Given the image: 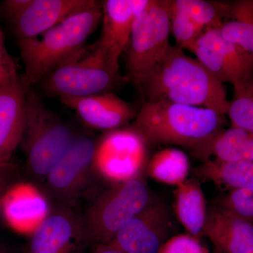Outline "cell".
<instances>
[{
  "label": "cell",
  "instance_id": "obj_33",
  "mask_svg": "<svg viewBox=\"0 0 253 253\" xmlns=\"http://www.w3.org/2000/svg\"><path fill=\"white\" fill-rule=\"evenodd\" d=\"M0 253H12L4 245L0 244Z\"/></svg>",
  "mask_w": 253,
  "mask_h": 253
},
{
  "label": "cell",
  "instance_id": "obj_5",
  "mask_svg": "<svg viewBox=\"0 0 253 253\" xmlns=\"http://www.w3.org/2000/svg\"><path fill=\"white\" fill-rule=\"evenodd\" d=\"M149 201L144 175L116 183L81 217L83 247L109 244Z\"/></svg>",
  "mask_w": 253,
  "mask_h": 253
},
{
  "label": "cell",
  "instance_id": "obj_24",
  "mask_svg": "<svg viewBox=\"0 0 253 253\" xmlns=\"http://www.w3.org/2000/svg\"><path fill=\"white\" fill-rule=\"evenodd\" d=\"M202 33L219 28L229 18V3L205 0H179Z\"/></svg>",
  "mask_w": 253,
  "mask_h": 253
},
{
  "label": "cell",
  "instance_id": "obj_28",
  "mask_svg": "<svg viewBox=\"0 0 253 253\" xmlns=\"http://www.w3.org/2000/svg\"><path fill=\"white\" fill-rule=\"evenodd\" d=\"M158 253H208L194 236L179 235L171 238L163 244Z\"/></svg>",
  "mask_w": 253,
  "mask_h": 253
},
{
  "label": "cell",
  "instance_id": "obj_19",
  "mask_svg": "<svg viewBox=\"0 0 253 253\" xmlns=\"http://www.w3.org/2000/svg\"><path fill=\"white\" fill-rule=\"evenodd\" d=\"M45 201L36 193L23 188L10 189L1 202V213L6 221L15 228L45 217Z\"/></svg>",
  "mask_w": 253,
  "mask_h": 253
},
{
  "label": "cell",
  "instance_id": "obj_21",
  "mask_svg": "<svg viewBox=\"0 0 253 253\" xmlns=\"http://www.w3.org/2000/svg\"><path fill=\"white\" fill-rule=\"evenodd\" d=\"M189 169V158L184 151L167 148L150 158L146 172L160 182L177 186L187 179Z\"/></svg>",
  "mask_w": 253,
  "mask_h": 253
},
{
  "label": "cell",
  "instance_id": "obj_26",
  "mask_svg": "<svg viewBox=\"0 0 253 253\" xmlns=\"http://www.w3.org/2000/svg\"><path fill=\"white\" fill-rule=\"evenodd\" d=\"M221 209L246 220L252 221L253 218V187L231 189L229 194L218 201Z\"/></svg>",
  "mask_w": 253,
  "mask_h": 253
},
{
  "label": "cell",
  "instance_id": "obj_32",
  "mask_svg": "<svg viewBox=\"0 0 253 253\" xmlns=\"http://www.w3.org/2000/svg\"><path fill=\"white\" fill-rule=\"evenodd\" d=\"M89 253H123L116 248L113 247L111 245H106V246H100L96 248L91 251Z\"/></svg>",
  "mask_w": 253,
  "mask_h": 253
},
{
  "label": "cell",
  "instance_id": "obj_9",
  "mask_svg": "<svg viewBox=\"0 0 253 253\" xmlns=\"http://www.w3.org/2000/svg\"><path fill=\"white\" fill-rule=\"evenodd\" d=\"M94 0H6L5 13L19 41L37 38L71 15L87 9Z\"/></svg>",
  "mask_w": 253,
  "mask_h": 253
},
{
  "label": "cell",
  "instance_id": "obj_3",
  "mask_svg": "<svg viewBox=\"0 0 253 253\" xmlns=\"http://www.w3.org/2000/svg\"><path fill=\"white\" fill-rule=\"evenodd\" d=\"M101 16L102 4L96 1L41 36L18 41L25 69L20 79L26 90L85 46L86 40L101 22Z\"/></svg>",
  "mask_w": 253,
  "mask_h": 253
},
{
  "label": "cell",
  "instance_id": "obj_11",
  "mask_svg": "<svg viewBox=\"0 0 253 253\" xmlns=\"http://www.w3.org/2000/svg\"><path fill=\"white\" fill-rule=\"evenodd\" d=\"M171 228L170 212L167 206L160 201L150 200L109 245L123 253H158Z\"/></svg>",
  "mask_w": 253,
  "mask_h": 253
},
{
  "label": "cell",
  "instance_id": "obj_13",
  "mask_svg": "<svg viewBox=\"0 0 253 253\" xmlns=\"http://www.w3.org/2000/svg\"><path fill=\"white\" fill-rule=\"evenodd\" d=\"M149 0H106L102 4V31L94 46L111 67L119 71V60L130 39L136 15Z\"/></svg>",
  "mask_w": 253,
  "mask_h": 253
},
{
  "label": "cell",
  "instance_id": "obj_31",
  "mask_svg": "<svg viewBox=\"0 0 253 253\" xmlns=\"http://www.w3.org/2000/svg\"><path fill=\"white\" fill-rule=\"evenodd\" d=\"M14 177V172L11 164L0 165V215L1 214V202L4 195L10 189Z\"/></svg>",
  "mask_w": 253,
  "mask_h": 253
},
{
  "label": "cell",
  "instance_id": "obj_27",
  "mask_svg": "<svg viewBox=\"0 0 253 253\" xmlns=\"http://www.w3.org/2000/svg\"><path fill=\"white\" fill-rule=\"evenodd\" d=\"M224 41L253 54V24L242 21H225L218 28Z\"/></svg>",
  "mask_w": 253,
  "mask_h": 253
},
{
  "label": "cell",
  "instance_id": "obj_2",
  "mask_svg": "<svg viewBox=\"0 0 253 253\" xmlns=\"http://www.w3.org/2000/svg\"><path fill=\"white\" fill-rule=\"evenodd\" d=\"M224 116L211 109L168 101H144L131 123L149 145L172 144L206 161L216 136L224 130Z\"/></svg>",
  "mask_w": 253,
  "mask_h": 253
},
{
  "label": "cell",
  "instance_id": "obj_8",
  "mask_svg": "<svg viewBox=\"0 0 253 253\" xmlns=\"http://www.w3.org/2000/svg\"><path fill=\"white\" fill-rule=\"evenodd\" d=\"M149 145L131 126L109 131L96 142L93 168L116 183L144 175Z\"/></svg>",
  "mask_w": 253,
  "mask_h": 253
},
{
  "label": "cell",
  "instance_id": "obj_14",
  "mask_svg": "<svg viewBox=\"0 0 253 253\" xmlns=\"http://www.w3.org/2000/svg\"><path fill=\"white\" fill-rule=\"evenodd\" d=\"M83 247L81 217L63 206L46 214L37 225L26 253H76Z\"/></svg>",
  "mask_w": 253,
  "mask_h": 253
},
{
  "label": "cell",
  "instance_id": "obj_15",
  "mask_svg": "<svg viewBox=\"0 0 253 253\" xmlns=\"http://www.w3.org/2000/svg\"><path fill=\"white\" fill-rule=\"evenodd\" d=\"M59 99L77 113L86 126L94 129H118L134 121L137 115L132 105L112 92Z\"/></svg>",
  "mask_w": 253,
  "mask_h": 253
},
{
  "label": "cell",
  "instance_id": "obj_12",
  "mask_svg": "<svg viewBox=\"0 0 253 253\" xmlns=\"http://www.w3.org/2000/svg\"><path fill=\"white\" fill-rule=\"evenodd\" d=\"M96 144L86 136L75 139L44 178L50 196L66 204L75 199L93 168Z\"/></svg>",
  "mask_w": 253,
  "mask_h": 253
},
{
  "label": "cell",
  "instance_id": "obj_7",
  "mask_svg": "<svg viewBox=\"0 0 253 253\" xmlns=\"http://www.w3.org/2000/svg\"><path fill=\"white\" fill-rule=\"evenodd\" d=\"M43 82L48 94L61 99L111 92L126 81L93 44L83 46Z\"/></svg>",
  "mask_w": 253,
  "mask_h": 253
},
{
  "label": "cell",
  "instance_id": "obj_18",
  "mask_svg": "<svg viewBox=\"0 0 253 253\" xmlns=\"http://www.w3.org/2000/svg\"><path fill=\"white\" fill-rule=\"evenodd\" d=\"M175 211L178 219L191 236L203 232L207 215L206 199L199 181L186 179L175 191Z\"/></svg>",
  "mask_w": 253,
  "mask_h": 253
},
{
  "label": "cell",
  "instance_id": "obj_10",
  "mask_svg": "<svg viewBox=\"0 0 253 253\" xmlns=\"http://www.w3.org/2000/svg\"><path fill=\"white\" fill-rule=\"evenodd\" d=\"M218 28L203 33L191 52L223 84L253 79V54L224 41Z\"/></svg>",
  "mask_w": 253,
  "mask_h": 253
},
{
  "label": "cell",
  "instance_id": "obj_25",
  "mask_svg": "<svg viewBox=\"0 0 253 253\" xmlns=\"http://www.w3.org/2000/svg\"><path fill=\"white\" fill-rule=\"evenodd\" d=\"M169 27L176 46L191 51L202 31L183 7L179 0L171 1Z\"/></svg>",
  "mask_w": 253,
  "mask_h": 253
},
{
  "label": "cell",
  "instance_id": "obj_23",
  "mask_svg": "<svg viewBox=\"0 0 253 253\" xmlns=\"http://www.w3.org/2000/svg\"><path fill=\"white\" fill-rule=\"evenodd\" d=\"M232 99L227 113L231 127L253 133V81L241 82L234 85Z\"/></svg>",
  "mask_w": 253,
  "mask_h": 253
},
{
  "label": "cell",
  "instance_id": "obj_20",
  "mask_svg": "<svg viewBox=\"0 0 253 253\" xmlns=\"http://www.w3.org/2000/svg\"><path fill=\"white\" fill-rule=\"evenodd\" d=\"M196 174L218 186L231 189L253 187V161L225 162L208 160L196 169Z\"/></svg>",
  "mask_w": 253,
  "mask_h": 253
},
{
  "label": "cell",
  "instance_id": "obj_22",
  "mask_svg": "<svg viewBox=\"0 0 253 253\" xmlns=\"http://www.w3.org/2000/svg\"><path fill=\"white\" fill-rule=\"evenodd\" d=\"M212 154L225 162L253 161V133L236 127L224 129L213 141Z\"/></svg>",
  "mask_w": 253,
  "mask_h": 253
},
{
  "label": "cell",
  "instance_id": "obj_17",
  "mask_svg": "<svg viewBox=\"0 0 253 253\" xmlns=\"http://www.w3.org/2000/svg\"><path fill=\"white\" fill-rule=\"evenodd\" d=\"M26 89L21 79L0 89V165L10 163L24 129Z\"/></svg>",
  "mask_w": 253,
  "mask_h": 253
},
{
  "label": "cell",
  "instance_id": "obj_16",
  "mask_svg": "<svg viewBox=\"0 0 253 253\" xmlns=\"http://www.w3.org/2000/svg\"><path fill=\"white\" fill-rule=\"evenodd\" d=\"M203 231L221 253H253L252 221L217 206L208 210Z\"/></svg>",
  "mask_w": 253,
  "mask_h": 253
},
{
  "label": "cell",
  "instance_id": "obj_29",
  "mask_svg": "<svg viewBox=\"0 0 253 253\" xmlns=\"http://www.w3.org/2000/svg\"><path fill=\"white\" fill-rule=\"evenodd\" d=\"M18 79L16 65L5 46L4 36L0 30V89L11 85Z\"/></svg>",
  "mask_w": 253,
  "mask_h": 253
},
{
  "label": "cell",
  "instance_id": "obj_6",
  "mask_svg": "<svg viewBox=\"0 0 253 253\" xmlns=\"http://www.w3.org/2000/svg\"><path fill=\"white\" fill-rule=\"evenodd\" d=\"M170 4V0H149L134 19L125 51L126 74L124 78L137 89L171 45Z\"/></svg>",
  "mask_w": 253,
  "mask_h": 253
},
{
  "label": "cell",
  "instance_id": "obj_4",
  "mask_svg": "<svg viewBox=\"0 0 253 253\" xmlns=\"http://www.w3.org/2000/svg\"><path fill=\"white\" fill-rule=\"evenodd\" d=\"M24 111V129L20 144L24 149L28 171L43 179L77 136L31 89L26 91Z\"/></svg>",
  "mask_w": 253,
  "mask_h": 253
},
{
  "label": "cell",
  "instance_id": "obj_1",
  "mask_svg": "<svg viewBox=\"0 0 253 253\" xmlns=\"http://www.w3.org/2000/svg\"><path fill=\"white\" fill-rule=\"evenodd\" d=\"M138 90L144 101H168L206 108L224 116L229 108L224 84L178 46H169Z\"/></svg>",
  "mask_w": 253,
  "mask_h": 253
},
{
  "label": "cell",
  "instance_id": "obj_30",
  "mask_svg": "<svg viewBox=\"0 0 253 253\" xmlns=\"http://www.w3.org/2000/svg\"><path fill=\"white\" fill-rule=\"evenodd\" d=\"M229 18L253 24V0H239L229 3Z\"/></svg>",
  "mask_w": 253,
  "mask_h": 253
}]
</instances>
